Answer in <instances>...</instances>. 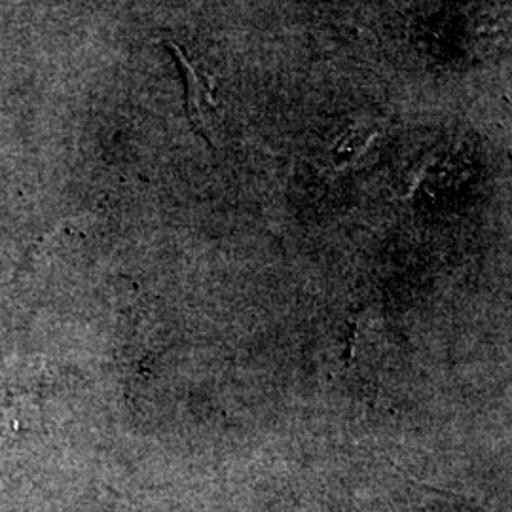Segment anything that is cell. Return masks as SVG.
<instances>
[{
  "label": "cell",
  "mask_w": 512,
  "mask_h": 512,
  "mask_svg": "<svg viewBox=\"0 0 512 512\" xmlns=\"http://www.w3.org/2000/svg\"><path fill=\"white\" fill-rule=\"evenodd\" d=\"M167 44H169V50H173V54L177 57V63L183 71L188 116L196 128L205 131L217 114V101L213 97V82L190 63V59L177 46V42H167Z\"/></svg>",
  "instance_id": "1"
}]
</instances>
